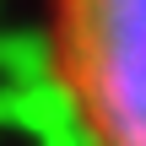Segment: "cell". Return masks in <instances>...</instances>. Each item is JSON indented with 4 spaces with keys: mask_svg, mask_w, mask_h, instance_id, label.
<instances>
[{
    "mask_svg": "<svg viewBox=\"0 0 146 146\" xmlns=\"http://www.w3.org/2000/svg\"><path fill=\"white\" fill-rule=\"evenodd\" d=\"M49 76L81 146H146V0H49Z\"/></svg>",
    "mask_w": 146,
    "mask_h": 146,
    "instance_id": "obj_1",
    "label": "cell"
}]
</instances>
